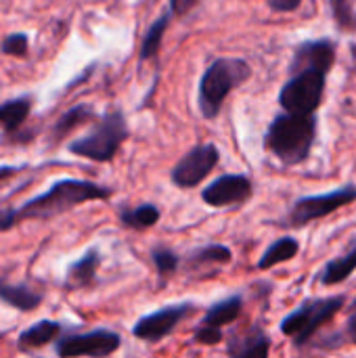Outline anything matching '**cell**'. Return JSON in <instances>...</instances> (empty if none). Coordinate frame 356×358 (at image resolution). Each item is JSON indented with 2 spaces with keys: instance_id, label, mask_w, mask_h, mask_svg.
I'll use <instances>...</instances> for the list:
<instances>
[{
  "instance_id": "cell-1",
  "label": "cell",
  "mask_w": 356,
  "mask_h": 358,
  "mask_svg": "<svg viewBox=\"0 0 356 358\" xmlns=\"http://www.w3.org/2000/svg\"><path fill=\"white\" fill-rule=\"evenodd\" d=\"M107 197H111V189L107 187L94 185L90 180L63 178V180H57L42 195L25 201L17 210V222L19 220H48L86 201H97V199H107Z\"/></svg>"
},
{
  "instance_id": "cell-2",
  "label": "cell",
  "mask_w": 356,
  "mask_h": 358,
  "mask_svg": "<svg viewBox=\"0 0 356 358\" xmlns=\"http://www.w3.org/2000/svg\"><path fill=\"white\" fill-rule=\"evenodd\" d=\"M317 138V117L281 113L266 130L264 147L285 166H298L308 159Z\"/></svg>"
},
{
  "instance_id": "cell-3",
  "label": "cell",
  "mask_w": 356,
  "mask_h": 358,
  "mask_svg": "<svg viewBox=\"0 0 356 358\" xmlns=\"http://www.w3.org/2000/svg\"><path fill=\"white\" fill-rule=\"evenodd\" d=\"M346 304V296H321V298H306L298 304L279 325L281 334L294 342L298 350L306 348L313 338L329 325Z\"/></svg>"
},
{
  "instance_id": "cell-4",
  "label": "cell",
  "mask_w": 356,
  "mask_h": 358,
  "mask_svg": "<svg viewBox=\"0 0 356 358\" xmlns=\"http://www.w3.org/2000/svg\"><path fill=\"white\" fill-rule=\"evenodd\" d=\"M250 76L252 69L248 61L233 59V57L216 59L206 69L199 82V111L204 113V117L208 120L216 117L229 92L239 84H243Z\"/></svg>"
},
{
  "instance_id": "cell-5",
  "label": "cell",
  "mask_w": 356,
  "mask_h": 358,
  "mask_svg": "<svg viewBox=\"0 0 356 358\" xmlns=\"http://www.w3.org/2000/svg\"><path fill=\"white\" fill-rule=\"evenodd\" d=\"M126 138H128V124L122 111H113L105 115L86 136L69 143V151L73 155L92 162H111Z\"/></svg>"
},
{
  "instance_id": "cell-6",
  "label": "cell",
  "mask_w": 356,
  "mask_h": 358,
  "mask_svg": "<svg viewBox=\"0 0 356 358\" xmlns=\"http://www.w3.org/2000/svg\"><path fill=\"white\" fill-rule=\"evenodd\" d=\"M325 78L327 73L321 69H302L292 73V78L279 92V103L285 113L313 115L323 101Z\"/></svg>"
},
{
  "instance_id": "cell-7",
  "label": "cell",
  "mask_w": 356,
  "mask_h": 358,
  "mask_svg": "<svg viewBox=\"0 0 356 358\" xmlns=\"http://www.w3.org/2000/svg\"><path fill=\"white\" fill-rule=\"evenodd\" d=\"M356 201L355 185H344L340 189L319 193V195H306L296 199V203L290 210L287 224L294 229H302L311 222H317L329 214H336L338 210L350 206Z\"/></svg>"
},
{
  "instance_id": "cell-8",
  "label": "cell",
  "mask_w": 356,
  "mask_h": 358,
  "mask_svg": "<svg viewBox=\"0 0 356 358\" xmlns=\"http://www.w3.org/2000/svg\"><path fill=\"white\" fill-rule=\"evenodd\" d=\"M122 346L120 334L111 329H92L82 334H67L57 340L59 358H107Z\"/></svg>"
},
{
  "instance_id": "cell-9",
  "label": "cell",
  "mask_w": 356,
  "mask_h": 358,
  "mask_svg": "<svg viewBox=\"0 0 356 358\" xmlns=\"http://www.w3.org/2000/svg\"><path fill=\"white\" fill-rule=\"evenodd\" d=\"M193 310H195V304H189V302L164 306V308L138 319L132 327V336L136 340L157 344L164 338H168Z\"/></svg>"
},
{
  "instance_id": "cell-10",
  "label": "cell",
  "mask_w": 356,
  "mask_h": 358,
  "mask_svg": "<svg viewBox=\"0 0 356 358\" xmlns=\"http://www.w3.org/2000/svg\"><path fill=\"white\" fill-rule=\"evenodd\" d=\"M218 159L220 153L214 145H197L174 166L170 174L172 182L180 189H193L216 168Z\"/></svg>"
},
{
  "instance_id": "cell-11",
  "label": "cell",
  "mask_w": 356,
  "mask_h": 358,
  "mask_svg": "<svg viewBox=\"0 0 356 358\" xmlns=\"http://www.w3.org/2000/svg\"><path fill=\"white\" fill-rule=\"evenodd\" d=\"M254 193L252 180L243 174H225L208 185L201 193L204 203L212 208H229L248 201Z\"/></svg>"
},
{
  "instance_id": "cell-12",
  "label": "cell",
  "mask_w": 356,
  "mask_h": 358,
  "mask_svg": "<svg viewBox=\"0 0 356 358\" xmlns=\"http://www.w3.org/2000/svg\"><path fill=\"white\" fill-rule=\"evenodd\" d=\"M229 358H271V338L262 325L233 331L227 340Z\"/></svg>"
},
{
  "instance_id": "cell-13",
  "label": "cell",
  "mask_w": 356,
  "mask_h": 358,
  "mask_svg": "<svg viewBox=\"0 0 356 358\" xmlns=\"http://www.w3.org/2000/svg\"><path fill=\"white\" fill-rule=\"evenodd\" d=\"M334 63H336L334 40H308L296 48L292 65H290V73H296L302 69H321L329 73Z\"/></svg>"
},
{
  "instance_id": "cell-14",
  "label": "cell",
  "mask_w": 356,
  "mask_h": 358,
  "mask_svg": "<svg viewBox=\"0 0 356 358\" xmlns=\"http://www.w3.org/2000/svg\"><path fill=\"white\" fill-rule=\"evenodd\" d=\"M241 310H243V296L241 294H233V296L212 304L197 327L222 331L227 325L235 323L241 317Z\"/></svg>"
},
{
  "instance_id": "cell-15",
  "label": "cell",
  "mask_w": 356,
  "mask_h": 358,
  "mask_svg": "<svg viewBox=\"0 0 356 358\" xmlns=\"http://www.w3.org/2000/svg\"><path fill=\"white\" fill-rule=\"evenodd\" d=\"M63 336V325L57 321H38L34 325H29L27 329H23L17 338V346L19 350L31 352V350H42L48 344L57 342Z\"/></svg>"
},
{
  "instance_id": "cell-16",
  "label": "cell",
  "mask_w": 356,
  "mask_h": 358,
  "mask_svg": "<svg viewBox=\"0 0 356 358\" xmlns=\"http://www.w3.org/2000/svg\"><path fill=\"white\" fill-rule=\"evenodd\" d=\"M233 260V252L227 245L220 243H210L204 248H197L189 258H187V268L191 273H212L216 266H225Z\"/></svg>"
},
{
  "instance_id": "cell-17",
  "label": "cell",
  "mask_w": 356,
  "mask_h": 358,
  "mask_svg": "<svg viewBox=\"0 0 356 358\" xmlns=\"http://www.w3.org/2000/svg\"><path fill=\"white\" fill-rule=\"evenodd\" d=\"M356 273V243L344 252L342 256L332 258L329 262H325V266L319 273V283L323 287H336L342 285L344 281H348Z\"/></svg>"
},
{
  "instance_id": "cell-18",
  "label": "cell",
  "mask_w": 356,
  "mask_h": 358,
  "mask_svg": "<svg viewBox=\"0 0 356 358\" xmlns=\"http://www.w3.org/2000/svg\"><path fill=\"white\" fill-rule=\"evenodd\" d=\"M101 264V256L97 248H90L82 254L69 268H67V287L69 289H84L94 283L97 271Z\"/></svg>"
},
{
  "instance_id": "cell-19",
  "label": "cell",
  "mask_w": 356,
  "mask_h": 358,
  "mask_svg": "<svg viewBox=\"0 0 356 358\" xmlns=\"http://www.w3.org/2000/svg\"><path fill=\"white\" fill-rule=\"evenodd\" d=\"M0 302L15 308V310L31 313L42 304V294L23 285V283L13 285V283H4L0 279Z\"/></svg>"
},
{
  "instance_id": "cell-20",
  "label": "cell",
  "mask_w": 356,
  "mask_h": 358,
  "mask_svg": "<svg viewBox=\"0 0 356 358\" xmlns=\"http://www.w3.org/2000/svg\"><path fill=\"white\" fill-rule=\"evenodd\" d=\"M300 254V241L296 237H281L273 241L258 260V271H271L279 264L294 260Z\"/></svg>"
},
{
  "instance_id": "cell-21",
  "label": "cell",
  "mask_w": 356,
  "mask_h": 358,
  "mask_svg": "<svg viewBox=\"0 0 356 358\" xmlns=\"http://www.w3.org/2000/svg\"><path fill=\"white\" fill-rule=\"evenodd\" d=\"M29 111H31V99L29 96L10 99V101L0 105V126L6 132H13L25 122Z\"/></svg>"
},
{
  "instance_id": "cell-22",
  "label": "cell",
  "mask_w": 356,
  "mask_h": 358,
  "mask_svg": "<svg viewBox=\"0 0 356 358\" xmlns=\"http://www.w3.org/2000/svg\"><path fill=\"white\" fill-rule=\"evenodd\" d=\"M159 220V208L153 203H143L136 206L132 210H122L120 212V222L128 229H136V231H145L153 224H157Z\"/></svg>"
},
{
  "instance_id": "cell-23",
  "label": "cell",
  "mask_w": 356,
  "mask_h": 358,
  "mask_svg": "<svg viewBox=\"0 0 356 358\" xmlns=\"http://www.w3.org/2000/svg\"><path fill=\"white\" fill-rule=\"evenodd\" d=\"M92 115H94V111H92V107H88V105L71 107V109L65 111V113L59 117V122L55 124V136H57V138H63V136L69 134L73 128L86 124Z\"/></svg>"
},
{
  "instance_id": "cell-24",
  "label": "cell",
  "mask_w": 356,
  "mask_h": 358,
  "mask_svg": "<svg viewBox=\"0 0 356 358\" xmlns=\"http://www.w3.org/2000/svg\"><path fill=\"white\" fill-rule=\"evenodd\" d=\"M168 23H170V13H166V15H162L157 21H153V25L149 27V31L145 34L143 44H141V61H147V59H151V57L157 55Z\"/></svg>"
},
{
  "instance_id": "cell-25",
  "label": "cell",
  "mask_w": 356,
  "mask_h": 358,
  "mask_svg": "<svg viewBox=\"0 0 356 358\" xmlns=\"http://www.w3.org/2000/svg\"><path fill=\"white\" fill-rule=\"evenodd\" d=\"M151 260H153V266H155L157 275L164 277V279L172 277V275L178 271V266H180L178 254L172 252L170 248H164V245L151 250Z\"/></svg>"
},
{
  "instance_id": "cell-26",
  "label": "cell",
  "mask_w": 356,
  "mask_h": 358,
  "mask_svg": "<svg viewBox=\"0 0 356 358\" xmlns=\"http://www.w3.org/2000/svg\"><path fill=\"white\" fill-rule=\"evenodd\" d=\"M332 15L338 27L346 31H356V6L355 0H329Z\"/></svg>"
},
{
  "instance_id": "cell-27",
  "label": "cell",
  "mask_w": 356,
  "mask_h": 358,
  "mask_svg": "<svg viewBox=\"0 0 356 358\" xmlns=\"http://www.w3.org/2000/svg\"><path fill=\"white\" fill-rule=\"evenodd\" d=\"M2 55H10V57H23L27 52V36L23 31H15L8 34L2 44H0Z\"/></svg>"
},
{
  "instance_id": "cell-28",
  "label": "cell",
  "mask_w": 356,
  "mask_h": 358,
  "mask_svg": "<svg viewBox=\"0 0 356 358\" xmlns=\"http://www.w3.org/2000/svg\"><path fill=\"white\" fill-rule=\"evenodd\" d=\"M225 340L222 331H214V329H204V327H195L193 334V342L201 344V346H216Z\"/></svg>"
},
{
  "instance_id": "cell-29",
  "label": "cell",
  "mask_w": 356,
  "mask_h": 358,
  "mask_svg": "<svg viewBox=\"0 0 356 358\" xmlns=\"http://www.w3.org/2000/svg\"><path fill=\"white\" fill-rule=\"evenodd\" d=\"M17 222V210L13 208H0V231L13 229Z\"/></svg>"
},
{
  "instance_id": "cell-30",
  "label": "cell",
  "mask_w": 356,
  "mask_h": 358,
  "mask_svg": "<svg viewBox=\"0 0 356 358\" xmlns=\"http://www.w3.org/2000/svg\"><path fill=\"white\" fill-rule=\"evenodd\" d=\"M302 4V0H269V6L277 13H292Z\"/></svg>"
},
{
  "instance_id": "cell-31",
  "label": "cell",
  "mask_w": 356,
  "mask_h": 358,
  "mask_svg": "<svg viewBox=\"0 0 356 358\" xmlns=\"http://www.w3.org/2000/svg\"><path fill=\"white\" fill-rule=\"evenodd\" d=\"M199 0H170L172 4V13L174 15H187Z\"/></svg>"
},
{
  "instance_id": "cell-32",
  "label": "cell",
  "mask_w": 356,
  "mask_h": 358,
  "mask_svg": "<svg viewBox=\"0 0 356 358\" xmlns=\"http://www.w3.org/2000/svg\"><path fill=\"white\" fill-rule=\"evenodd\" d=\"M346 336H348V340L356 344V300L355 304H353V308H350V313H348V321H346Z\"/></svg>"
},
{
  "instance_id": "cell-33",
  "label": "cell",
  "mask_w": 356,
  "mask_h": 358,
  "mask_svg": "<svg viewBox=\"0 0 356 358\" xmlns=\"http://www.w3.org/2000/svg\"><path fill=\"white\" fill-rule=\"evenodd\" d=\"M17 172H19V168H15V166H2V168H0V182L6 180V178H10V176L17 174Z\"/></svg>"
}]
</instances>
